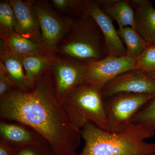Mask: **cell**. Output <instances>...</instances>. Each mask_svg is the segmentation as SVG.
<instances>
[{
  "label": "cell",
  "instance_id": "cell-1",
  "mask_svg": "<svg viewBox=\"0 0 155 155\" xmlns=\"http://www.w3.org/2000/svg\"><path fill=\"white\" fill-rule=\"evenodd\" d=\"M0 118L29 126L50 145L54 155H74L82 139L57 96L51 69L35 81L32 89H14L0 98Z\"/></svg>",
  "mask_w": 155,
  "mask_h": 155
},
{
  "label": "cell",
  "instance_id": "cell-2",
  "mask_svg": "<svg viewBox=\"0 0 155 155\" xmlns=\"http://www.w3.org/2000/svg\"><path fill=\"white\" fill-rule=\"evenodd\" d=\"M84 147L74 155H155V143H148L155 131L130 123L118 132L103 130L89 123L81 130Z\"/></svg>",
  "mask_w": 155,
  "mask_h": 155
},
{
  "label": "cell",
  "instance_id": "cell-3",
  "mask_svg": "<svg viewBox=\"0 0 155 155\" xmlns=\"http://www.w3.org/2000/svg\"><path fill=\"white\" fill-rule=\"evenodd\" d=\"M57 53L86 64L108 56L102 32L89 15L75 19L72 28L58 45Z\"/></svg>",
  "mask_w": 155,
  "mask_h": 155
},
{
  "label": "cell",
  "instance_id": "cell-4",
  "mask_svg": "<svg viewBox=\"0 0 155 155\" xmlns=\"http://www.w3.org/2000/svg\"><path fill=\"white\" fill-rule=\"evenodd\" d=\"M61 101L71 122L78 129L91 123L109 131L101 90L84 83Z\"/></svg>",
  "mask_w": 155,
  "mask_h": 155
},
{
  "label": "cell",
  "instance_id": "cell-5",
  "mask_svg": "<svg viewBox=\"0 0 155 155\" xmlns=\"http://www.w3.org/2000/svg\"><path fill=\"white\" fill-rule=\"evenodd\" d=\"M33 5L40 26L41 47L47 54L55 55L58 45L76 19L62 17L45 1H33Z\"/></svg>",
  "mask_w": 155,
  "mask_h": 155
},
{
  "label": "cell",
  "instance_id": "cell-6",
  "mask_svg": "<svg viewBox=\"0 0 155 155\" xmlns=\"http://www.w3.org/2000/svg\"><path fill=\"white\" fill-rule=\"evenodd\" d=\"M153 96L121 92L104 98L109 132H119L127 127Z\"/></svg>",
  "mask_w": 155,
  "mask_h": 155
},
{
  "label": "cell",
  "instance_id": "cell-7",
  "mask_svg": "<svg viewBox=\"0 0 155 155\" xmlns=\"http://www.w3.org/2000/svg\"><path fill=\"white\" fill-rule=\"evenodd\" d=\"M87 64L56 55L51 71L57 96L60 100L85 83Z\"/></svg>",
  "mask_w": 155,
  "mask_h": 155
},
{
  "label": "cell",
  "instance_id": "cell-8",
  "mask_svg": "<svg viewBox=\"0 0 155 155\" xmlns=\"http://www.w3.org/2000/svg\"><path fill=\"white\" fill-rule=\"evenodd\" d=\"M135 59L127 57L108 56L100 61L87 64L85 83L101 90L115 78L134 69Z\"/></svg>",
  "mask_w": 155,
  "mask_h": 155
},
{
  "label": "cell",
  "instance_id": "cell-9",
  "mask_svg": "<svg viewBox=\"0 0 155 155\" xmlns=\"http://www.w3.org/2000/svg\"><path fill=\"white\" fill-rule=\"evenodd\" d=\"M103 96L107 97L118 93L155 95V80L146 72L132 69L115 78L101 89Z\"/></svg>",
  "mask_w": 155,
  "mask_h": 155
},
{
  "label": "cell",
  "instance_id": "cell-10",
  "mask_svg": "<svg viewBox=\"0 0 155 155\" xmlns=\"http://www.w3.org/2000/svg\"><path fill=\"white\" fill-rule=\"evenodd\" d=\"M9 3L16 17V33L29 39L41 47V31L33 1L11 0Z\"/></svg>",
  "mask_w": 155,
  "mask_h": 155
},
{
  "label": "cell",
  "instance_id": "cell-11",
  "mask_svg": "<svg viewBox=\"0 0 155 155\" xmlns=\"http://www.w3.org/2000/svg\"><path fill=\"white\" fill-rule=\"evenodd\" d=\"M88 15L95 21L105 40L108 56H126L125 45L119 37L110 17L101 10L94 0H86Z\"/></svg>",
  "mask_w": 155,
  "mask_h": 155
},
{
  "label": "cell",
  "instance_id": "cell-12",
  "mask_svg": "<svg viewBox=\"0 0 155 155\" xmlns=\"http://www.w3.org/2000/svg\"><path fill=\"white\" fill-rule=\"evenodd\" d=\"M48 141L32 128L17 122L0 121V143L10 147L41 144Z\"/></svg>",
  "mask_w": 155,
  "mask_h": 155
},
{
  "label": "cell",
  "instance_id": "cell-13",
  "mask_svg": "<svg viewBox=\"0 0 155 155\" xmlns=\"http://www.w3.org/2000/svg\"><path fill=\"white\" fill-rule=\"evenodd\" d=\"M0 62L3 64L6 73L15 89L29 91L33 87L25 74L23 67V57L11 54L6 49L5 42L1 39Z\"/></svg>",
  "mask_w": 155,
  "mask_h": 155
},
{
  "label": "cell",
  "instance_id": "cell-14",
  "mask_svg": "<svg viewBox=\"0 0 155 155\" xmlns=\"http://www.w3.org/2000/svg\"><path fill=\"white\" fill-rule=\"evenodd\" d=\"M97 5L119 28L130 26L136 29L135 11L130 0H95Z\"/></svg>",
  "mask_w": 155,
  "mask_h": 155
},
{
  "label": "cell",
  "instance_id": "cell-15",
  "mask_svg": "<svg viewBox=\"0 0 155 155\" xmlns=\"http://www.w3.org/2000/svg\"><path fill=\"white\" fill-rule=\"evenodd\" d=\"M136 19V29L148 44H155V8L149 0H130Z\"/></svg>",
  "mask_w": 155,
  "mask_h": 155
},
{
  "label": "cell",
  "instance_id": "cell-16",
  "mask_svg": "<svg viewBox=\"0 0 155 155\" xmlns=\"http://www.w3.org/2000/svg\"><path fill=\"white\" fill-rule=\"evenodd\" d=\"M55 55L41 54L23 57L22 61L25 74L32 87L39 77L51 69Z\"/></svg>",
  "mask_w": 155,
  "mask_h": 155
},
{
  "label": "cell",
  "instance_id": "cell-17",
  "mask_svg": "<svg viewBox=\"0 0 155 155\" xmlns=\"http://www.w3.org/2000/svg\"><path fill=\"white\" fill-rule=\"evenodd\" d=\"M2 39L7 50L15 55L24 57L36 54H48L34 42L16 32Z\"/></svg>",
  "mask_w": 155,
  "mask_h": 155
},
{
  "label": "cell",
  "instance_id": "cell-18",
  "mask_svg": "<svg viewBox=\"0 0 155 155\" xmlns=\"http://www.w3.org/2000/svg\"><path fill=\"white\" fill-rule=\"evenodd\" d=\"M117 34L125 44L126 56L135 59L144 51L148 44L136 29L130 26L119 28Z\"/></svg>",
  "mask_w": 155,
  "mask_h": 155
},
{
  "label": "cell",
  "instance_id": "cell-19",
  "mask_svg": "<svg viewBox=\"0 0 155 155\" xmlns=\"http://www.w3.org/2000/svg\"><path fill=\"white\" fill-rule=\"evenodd\" d=\"M130 123L155 132V95L133 116Z\"/></svg>",
  "mask_w": 155,
  "mask_h": 155
},
{
  "label": "cell",
  "instance_id": "cell-20",
  "mask_svg": "<svg viewBox=\"0 0 155 155\" xmlns=\"http://www.w3.org/2000/svg\"><path fill=\"white\" fill-rule=\"evenodd\" d=\"M16 19L9 1L0 2V36L4 39L16 32Z\"/></svg>",
  "mask_w": 155,
  "mask_h": 155
},
{
  "label": "cell",
  "instance_id": "cell-21",
  "mask_svg": "<svg viewBox=\"0 0 155 155\" xmlns=\"http://www.w3.org/2000/svg\"><path fill=\"white\" fill-rule=\"evenodd\" d=\"M51 2L56 10L67 12L76 19L88 15L86 0H51Z\"/></svg>",
  "mask_w": 155,
  "mask_h": 155
},
{
  "label": "cell",
  "instance_id": "cell-22",
  "mask_svg": "<svg viewBox=\"0 0 155 155\" xmlns=\"http://www.w3.org/2000/svg\"><path fill=\"white\" fill-rule=\"evenodd\" d=\"M135 60L134 69L146 73L155 72V44H148L144 51Z\"/></svg>",
  "mask_w": 155,
  "mask_h": 155
},
{
  "label": "cell",
  "instance_id": "cell-23",
  "mask_svg": "<svg viewBox=\"0 0 155 155\" xmlns=\"http://www.w3.org/2000/svg\"><path fill=\"white\" fill-rule=\"evenodd\" d=\"M7 146L11 148L14 155H54L51 147L48 142L41 144Z\"/></svg>",
  "mask_w": 155,
  "mask_h": 155
},
{
  "label": "cell",
  "instance_id": "cell-24",
  "mask_svg": "<svg viewBox=\"0 0 155 155\" xmlns=\"http://www.w3.org/2000/svg\"><path fill=\"white\" fill-rule=\"evenodd\" d=\"M15 89L6 73L3 64L0 62V98L5 96Z\"/></svg>",
  "mask_w": 155,
  "mask_h": 155
},
{
  "label": "cell",
  "instance_id": "cell-25",
  "mask_svg": "<svg viewBox=\"0 0 155 155\" xmlns=\"http://www.w3.org/2000/svg\"><path fill=\"white\" fill-rule=\"evenodd\" d=\"M0 155H14L10 147L0 143Z\"/></svg>",
  "mask_w": 155,
  "mask_h": 155
},
{
  "label": "cell",
  "instance_id": "cell-26",
  "mask_svg": "<svg viewBox=\"0 0 155 155\" xmlns=\"http://www.w3.org/2000/svg\"><path fill=\"white\" fill-rule=\"evenodd\" d=\"M146 73L155 80V72H147Z\"/></svg>",
  "mask_w": 155,
  "mask_h": 155
}]
</instances>
